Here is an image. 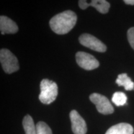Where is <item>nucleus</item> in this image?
<instances>
[{"mask_svg":"<svg viewBox=\"0 0 134 134\" xmlns=\"http://www.w3.org/2000/svg\"><path fill=\"white\" fill-rule=\"evenodd\" d=\"M127 38L130 46L134 50V27L130 28L127 32Z\"/></svg>","mask_w":134,"mask_h":134,"instance_id":"nucleus-15","label":"nucleus"},{"mask_svg":"<svg viewBox=\"0 0 134 134\" xmlns=\"http://www.w3.org/2000/svg\"><path fill=\"white\" fill-rule=\"evenodd\" d=\"M133 128L127 123H120L110 127L105 134H133Z\"/></svg>","mask_w":134,"mask_h":134,"instance_id":"nucleus-10","label":"nucleus"},{"mask_svg":"<svg viewBox=\"0 0 134 134\" xmlns=\"http://www.w3.org/2000/svg\"><path fill=\"white\" fill-rule=\"evenodd\" d=\"M39 100L45 104H49L56 99L58 95V86L54 81L43 79L41 82Z\"/></svg>","mask_w":134,"mask_h":134,"instance_id":"nucleus-2","label":"nucleus"},{"mask_svg":"<svg viewBox=\"0 0 134 134\" xmlns=\"http://www.w3.org/2000/svg\"><path fill=\"white\" fill-rule=\"evenodd\" d=\"M90 100L96 105L98 111L104 115L114 113V108L106 97L98 93H93L90 96Z\"/></svg>","mask_w":134,"mask_h":134,"instance_id":"nucleus-4","label":"nucleus"},{"mask_svg":"<svg viewBox=\"0 0 134 134\" xmlns=\"http://www.w3.org/2000/svg\"><path fill=\"white\" fill-rule=\"evenodd\" d=\"M115 82L119 86L124 87L125 90L127 91H131L132 90H134V83L126 73H122L119 75Z\"/></svg>","mask_w":134,"mask_h":134,"instance_id":"nucleus-11","label":"nucleus"},{"mask_svg":"<svg viewBox=\"0 0 134 134\" xmlns=\"http://www.w3.org/2000/svg\"><path fill=\"white\" fill-rule=\"evenodd\" d=\"M70 118L71 122V129L75 134H86L87 125L83 117L75 110L70 113Z\"/></svg>","mask_w":134,"mask_h":134,"instance_id":"nucleus-7","label":"nucleus"},{"mask_svg":"<svg viewBox=\"0 0 134 134\" xmlns=\"http://www.w3.org/2000/svg\"><path fill=\"white\" fill-rule=\"evenodd\" d=\"M23 125L26 134H37L36 125H35L32 118L29 115H27L24 117Z\"/></svg>","mask_w":134,"mask_h":134,"instance_id":"nucleus-12","label":"nucleus"},{"mask_svg":"<svg viewBox=\"0 0 134 134\" xmlns=\"http://www.w3.org/2000/svg\"><path fill=\"white\" fill-rule=\"evenodd\" d=\"M0 30L2 34H15L18 31V27L16 23L8 17H0Z\"/></svg>","mask_w":134,"mask_h":134,"instance_id":"nucleus-9","label":"nucleus"},{"mask_svg":"<svg viewBox=\"0 0 134 134\" xmlns=\"http://www.w3.org/2000/svg\"><path fill=\"white\" fill-rule=\"evenodd\" d=\"M124 3L130 5H134V0H125Z\"/></svg>","mask_w":134,"mask_h":134,"instance_id":"nucleus-16","label":"nucleus"},{"mask_svg":"<svg viewBox=\"0 0 134 134\" xmlns=\"http://www.w3.org/2000/svg\"><path fill=\"white\" fill-rule=\"evenodd\" d=\"M79 42L82 46L99 52H104L107 47L101 41L89 34H83L79 37Z\"/></svg>","mask_w":134,"mask_h":134,"instance_id":"nucleus-5","label":"nucleus"},{"mask_svg":"<svg viewBox=\"0 0 134 134\" xmlns=\"http://www.w3.org/2000/svg\"><path fill=\"white\" fill-rule=\"evenodd\" d=\"M127 97L125 93L122 92H115L114 93L112 101L117 106H122L127 103Z\"/></svg>","mask_w":134,"mask_h":134,"instance_id":"nucleus-13","label":"nucleus"},{"mask_svg":"<svg viewBox=\"0 0 134 134\" xmlns=\"http://www.w3.org/2000/svg\"><path fill=\"white\" fill-rule=\"evenodd\" d=\"M76 21V14L73 11L68 10L53 16L49 24L55 33L63 35L69 32L74 27Z\"/></svg>","mask_w":134,"mask_h":134,"instance_id":"nucleus-1","label":"nucleus"},{"mask_svg":"<svg viewBox=\"0 0 134 134\" xmlns=\"http://www.w3.org/2000/svg\"><path fill=\"white\" fill-rule=\"evenodd\" d=\"M76 60L78 65L86 70L96 69L99 66V63L94 57L84 52L76 53Z\"/></svg>","mask_w":134,"mask_h":134,"instance_id":"nucleus-6","label":"nucleus"},{"mask_svg":"<svg viewBox=\"0 0 134 134\" xmlns=\"http://www.w3.org/2000/svg\"><path fill=\"white\" fill-rule=\"evenodd\" d=\"M0 62L3 69L8 74L14 73L19 69L18 58L6 48H2L0 51Z\"/></svg>","mask_w":134,"mask_h":134,"instance_id":"nucleus-3","label":"nucleus"},{"mask_svg":"<svg viewBox=\"0 0 134 134\" xmlns=\"http://www.w3.org/2000/svg\"><path fill=\"white\" fill-rule=\"evenodd\" d=\"M37 134H52L51 129L44 122H39L36 125Z\"/></svg>","mask_w":134,"mask_h":134,"instance_id":"nucleus-14","label":"nucleus"},{"mask_svg":"<svg viewBox=\"0 0 134 134\" xmlns=\"http://www.w3.org/2000/svg\"><path fill=\"white\" fill-rule=\"evenodd\" d=\"M78 5L81 9H86L89 6H93L102 14L108 13L110 8V4L105 0H92L90 3L85 0H80Z\"/></svg>","mask_w":134,"mask_h":134,"instance_id":"nucleus-8","label":"nucleus"}]
</instances>
